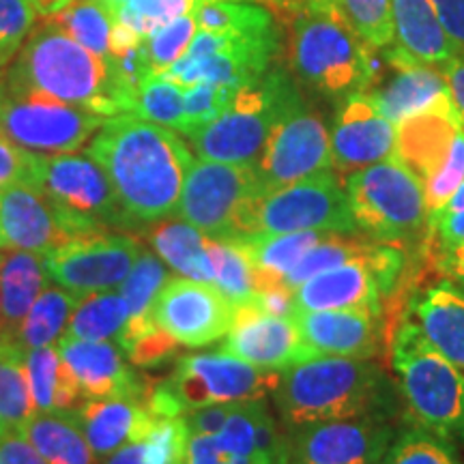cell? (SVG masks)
I'll return each mask as SVG.
<instances>
[{
    "instance_id": "50",
    "label": "cell",
    "mask_w": 464,
    "mask_h": 464,
    "mask_svg": "<svg viewBox=\"0 0 464 464\" xmlns=\"http://www.w3.org/2000/svg\"><path fill=\"white\" fill-rule=\"evenodd\" d=\"M39 164L42 155L0 136V191L11 185H31L39 189Z\"/></svg>"
},
{
    "instance_id": "3",
    "label": "cell",
    "mask_w": 464,
    "mask_h": 464,
    "mask_svg": "<svg viewBox=\"0 0 464 464\" xmlns=\"http://www.w3.org/2000/svg\"><path fill=\"white\" fill-rule=\"evenodd\" d=\"M3 80L14 91L72 103L106 119L123 114L106 58L73 42L52 20L28 34Z\"/></svg>"
},
{
    "instance_id": "25",
    "label": "cell",
    "mask_w": 464,
    "mask_h": 464,
    "mask_svg": "<svg viewBox=\"0 0 464 464\" xmlns=\"http://www.w3.org/2000/svg\"><path fill=\"white\" fill-rule=\"evenodd\" d=\"M365 249L359 256L346 260L334 269L321 271L299 284L293 290L295 312L346 310V307L382 312L385 297H382L381 284L376 280L372 266L365 260Z\"/></svg>"
},
{
    "instance_id": "22",
    "label": "cell",
    "mask_w": 464,
    "mask_h": 464,
    "mask_svg": "<svg viewBox=\"0 0 464 464\" xmlns=\"http://www.w3.org/2000/svg\"><path fill=\"white\" fill-rule=\"evenodd\" d=\"M222 351L256 368L277 372L310 357L301 342L295 318L269 314L254 299L235 305L230 332L226 334Z\"/></svg>"
},
{
    "instance_id": "41",
    "label": "cell",
    "mask_w": 464,
    "mask_h": 464,
    "mask_svg": "<svg viewBox=\"0 0 464 464\" xmlns=\"http://www.w3.org/2000/svg\"><path fill=\"white\" fill-rule=\"evenodd\" d=\"M50 20L92 54L102 58L110 56L112 15L100 0H72L67 7L50 15Z\"/></svg>"
},
{
    "instance_id": "20",
    "label": "cell",
    "mask_w": 464,
    "mask_h": 464,
    "mask_svg": "<svg viewBox=\"0 0 464 464\" xmlns=\"http://www.w3.org/2000/svg\"><path fill=\"white\" fill-rule=\"evenodd\" d=\"M332 140V170L338 177L396 158L398 130L376 108L368 92H355L342 100L329 127Z\"/></svg>"
},
{
    "instance_id": "13",
    "label": "cell",
    "mask_w": 464,
    "mask_h": 464,
    "mask_svg": "<svg viewBox=\"0 0 464 464\" xmlns=\"http://www.w3.org/2000/svg\"><path fill=\"white\" fill-rule=\"evenodd\" d=\"M301 230L359 235L348 208L344 183L334 170L271 191H260L254 200L247 235Z\"/></svg>"
},
{
    "instance_id": "31",
    "label": "cell",
    "mask_w": 464,
    "mask_h": 464,
    "mask_svg": "<svg viewBox=\"0 0 464 464\" xmlns=\"http://www.w3.org/2000/svg\"><path fill=\"white\" fill-rule=\"evenodd\" d=\"M17 430L48 464H95L97 460L72 411H34Z\"/></svg>"
},
{
    "instance_id": "6",
    "label": "cell",
    "mask_w": 464,
    "mask_h": 464,
    "mask_svg": "<svg viewBox=\"0 0 464 464\" xmlns=\"http://www.w3.org/2000/svg\"><path fill=\"white\" fill-rule=\"evenodd\" d=\"M344 189L353 222L372 241L404 243L428 232L420 179L398 158L353 172Z\"/></svg>"
},
{
    "instance_id": "42",
    "label": "cell",
    "mask_w": 464,
    "mask_h": 464,
    "mask_svg": "<svg viewBox=\"0 0 464 464\" xmlns=\"http://www.w3.org/2000/svg\"><path fill=\"white\" fill-rule=\"evenodd\" d=\"M130 114L140 116L149 123L164 125L181 133L185 127V97L183 89L161 75H150L138 91Z\"/></svg>"
},
{
    "instance_id": "21",
    "label": "cell",
    "mask_w": 464,
    "mask_h": 464,
    "mask_svg": "<svg viewBox=\"0 0 464 464\" xmlns=\"http://www.w3.org/2000/svg\"><path fill=\"white\" fill-rule=\"evenodd\" d=\"M301 342L307 355L374 359L385 351V314L346 307V310L295 312Z\"/></svg>"
},
{
    "instance_id": "26",
    "label": "cell",
    "mask_w": 464,
    "mask_h": 464,
    "mask_svg": "<svg viewBox=\"0 0 464 464\" xmlns=\"http://www.w3.org/2000/svg\"><path fill=\"white\" fill-rule=\"evenodd\" d=\"M92 454L106 460L116 450L144 437L160 415L150 413L144 398H86L72 411Z\"/></svg>"
},
{
    "instance_id": "39",
    "label": "cell",
    "mask_w": 464,
    "mask_h": 464,
    "mask_svg": "<svg viewBox=\"0 0 464 464\" xmlns=\"http://www.w3.org/2000/svg\"><path fill=\"white\" fill-rule=\"evenodd\" d=\"M213 263V284L232 305L247 304L256 297V274L246 249L237 239H207Z\"/></svg>"
},
{
    "instance_id": "59",
    "label": "cell",
    "mask_w": 464,
    "mask_h": 464,
    "mask_svg": "<svg viewBox=\"0 0 464 464\" xmlns=\"http://www.w3.org/2000/svg\"><path fill=\"white\" fill-rule=\"evenodd\" d=\"M179 464H185V462H179Z\"/></svg>"
},
{
    "instance_id": "18",
    "label": "cell",
    "mask_w": 464,
    "mask_h": 464,
    "mask_svg": "<svg viewBox=\"0 0 464 464\" xmlns=\"http://www.w3.org/2000/svg\"><path fill=\"white\" fill-rule=\"evenodd\" d=\"M235 305L216 284L170 277L153 305V321L179 344L198 348L230 332Z\"/></svg>"
},
{
    "instance_id": "4",
    "label": "cell",
    "mask_w": 464,
    "mask_h": 464,
    "mask_svg": "<svg viewBox=\"0 0 464 464\" xmlns=\"http://www.w3.org/2000/svg\"><path fill=\"white\" fill-rule=\"evenodd\" d=\"M338 5H295L293 69L312 91L334 100L372 84L379 58Z\"/></svg>"
},
{
    "instance_id": "5",
    "label": "cell",
    "mask_w": 464,
    "mask_h": 464,
    "mask_svg": "<svg viewBox=\"0 0 464 464\" xmlns=\"http://www.w3.org/2000/svg\"><path fill=\"white\" fill-rule=\"evenodd\" d=\"M392 370L415 426L439 437L464 439V372L440 355L421 329L402 318L390 340Z\"/></svg>"
},
{
    "instance_id": "14",
    "label": "cell",
    "mask_w": 464,
    "mask_h": 464,
    "mask_svg": "<svg viewBox=\"0 0 464 464\" xmlns=\"http://www.w3.org/2000/svg\"><path fill=\"white\" fill-rule=\"evenodd\" d=\"M106 116L44 95L9 89L0 75V136L39 155L78 150Z\"/></svg>"
},
{
    "instance_id": "9",
    "label": "cell",
    "mask_w": 464,
    "mask_h": 464,
    "mask_svg": "<svg viewBox=\"0 0 464 464\" xmlns=\"http://www.w3.org/2000/svg\"><path fill=\"white\" fill-rule=\"evenodd\" d=\"M260 194L254 166L228 161H191L174 218L183 219L211 239H239Z\"/></svg>"
},
{
    "instance_id": "10",
    "label": "cell",
    "mask_w": 464,
    "mask_h": 464,
    "mask_svg": "<svg viewBox=\"0 0 464 464\" xmlns=\"http://www.w3.org/2000/svg\"><path fill=\"white\" fill-rule=\"evenodd\" d=\"M260 191L304 181L332 170V140L321 112L307 106L290 82L263 153L254 164Z\"/></svg>"
},
{
    "instance_id": "27",
    "label": "cell",
    "mask_w": 464,
    "mask_h": 464,
    "mask_svg": "<svg viewBox=\"0 0 464 464\" xmlns=\"http://www.w3.org/2000/svg\"><path fill=\"white\" fill-rule=\"evenodd\" d=\"M428 342L464 372V288L439 282L411 299L409 316Z\"/></svg>"
},
{
    "instance_id": "38",
    "label": "cell",
    "mask_w": 464,
    "mask_h": 464,
    "mask_svg": "<svg viewBox=\"0 0 464 464\" xmlns=\"http://www.w3.org/2000/svg\"><path fill=\"white\" fill-rule=\"evenodd\" d=\"M170 271L168 265L161 260L158 254L144 249L133 263L131 271L121 284L119 293L123 295L127 305H130V318H127V327H142V324L153 323V305L161 288L170 280Z\"/></svg>"
},
{
    "instance_id": "58",
    "label": "cell",
    "mask_w": 464,
    "mask_h": 464,
    "mask_svg": "<svg viewBox=\"0 0 464 464\" xmlns=\"http://www.w3.org/2000/svg\"><path fill=\"white\" fill-rule=\"evenodd\" d=\"M11 430V428L7 426V423H5L3 420H0V440H3L5 439V434H7Z\"/></svg>"
},
{
    "instance_id": "29",
    "label": "cell",
    "mask_w": 464,
    "mask_h": 464,
    "mask_svg": "<svg viewBox=\"0 0 464 464\" xmlns=\"http://www.w3.org/2000/svg\"><path fill=\"white\" fill-rule=\"evenodd\" d=\"M48 286L44 260L37 254L7 249L0 256V338H15L22 323Z\"/></svg>"
},
{
    "instance_id": "1",
    "label": "cell",
    "mask_w": 464,
    "mask_h": 464,
    "mask_svg": "<svg viewBox=\"0 0 464 464\" xmlns=\"http://www.w3.org/2000/svg\"><path fill=\"white\" fill-rule=\"evenodd\" d=\"M89 155L106 170L131 228L174 218L194 155L181 133L136 114L103 121Z\"/></svg>"
},
{
    "instance_id": "45",
    "label": "cell",
    "mask_w": 464,
    "mask_h": 464,
    "mask_svg": "<svg viewBox=\"0 0 464 464\" xmlns=\"http://www.w3.org/2000/svg\"><path fill=\"white\" fill-rule=\"evenodd\" d=\"M196 33L198 31H196L194 14H185L172 20L170 24L161 26L160 31L150 33L142 42L150 73L161 75L168 72L188 52Z\"/></svg>"
},
{
    "instance_id": "7",
    "label": "cell",
    "mask_w": 464,
    "mask_h": 464,
    "mask_svg": "<svg viewBox=\"0 0 464 464\" xmlns=\"http://www.w3.org/2000/svg\"><path fill=\"white\" fill-rule=\"evenodd\" d=\"M280 48L274 15L258 24L226 33H196L188 52L161 78L181 89L194 84H216L228 89L258 82L274 65Z\"/></svg>"
},
{
    "instance_id": "2",
    "label": "cell",
    "mask_w": 464,
    "mask_h": 464,
    "mask_svg": "<svg viewBox=\"0 0 464 464\" xmlns=\"http://www.w3.org/2000/svg\"><path fill=\"white\" fill-rule=\"evenodd\" d=\"M274 398L290 432L321 421L390 415L396 393L372 359L316 355L282 370Z\"/></svg>"
},
{
    "instance_id": "32",
    "label": "cell",
    "mask_w": 464,
    "mask_h": 464,
    "mask_svg": "<svg viewBox=\"0 0 464 464\" xmlns=\"http://www.w3.org/2000/svg\"><path fill=\"white\" fill-rule=\"evenodd\" d=\"M327 235H334V232L301 230L280 232V235L239 237L237 241L246 249L249 263L254 266V274H256V293L266 286L282 284L284 276Z\"/></svg>"
},
{
    "instance_id": "24",
    "label": "cell",
    "mask_w": 464,
    "mask_h": 464,
    "mask_svg": "<svg viewBox=\"0 0 464 464\" xmlns=\"http://www.w3.org/2000/svg\"><path fill=\"white\" fill-rule=\"evenodd\" d=\"M58 355L84 398H144V382L127 365L123 348L110 340H75L61 335Z\"/></svg>"
},
{
    "instance_id": "11",
    "label": "cell",
    "mask_w": 464,
    "mask_h": 464,
    "mask_svg": "<svg viewBox=\"0 0 464 464\" xmlns=\"http://www.w3.org/2000/svg\"><path fill=\"white\" fill-rule=\"evenodd\" d=\"M39 189L61 211L73 239L110 228H131L106 170L89 153L42 155Z\"/></svg>"
},
{
    "instance_id": "44",
    "label": "cell",
    "mask_w": 464,
    "mask_h": 464,
    "mask_svg": "<svg viewBox=\"0 0 464 464\" xmlns=\"http://www.w3.org/2000/svg\"><path fill=\"white\" fill-rule=\"evenodd\" d=\"M365 246H368V241L359 239L357 235H327L284 276L282 284L293 293L299 284L310 280L312 276L334 269V266L359 256Z\"/></svg>"
},
{
    "instance_id": "8",
    "label": "cell",
    "mask_w": 464,
    "mask_h": 464,
    "mask_svg": "<svg viewBox=\"0 0 464 464\" xmlns=\"http://www.w3.org/2000/svg\"><path fill=\"white\" fill-rule=\"evenodd\" d=\"M290 82L286 73L271 67L258 82L237 91L218 119L185 133L194 153L200 160L256 164Z\"/></svg>"
},
{
    "instance_id": "55",
    "label": "cell",
    "mask_w": 464,
    "mask_h": 464,
    "mask_svg": "<svg viewBox=\"0 0 464 464\" xmlns=\"http://www.w3.org/2000/svg\"><path fill=\"white\" fill-rule=\"evenodd\" d=\"M437 266L440 274L464 288V246L437 252Z\"/></svg>"
},
{
    "instance_id": "53",
    "label": "cell",
    "mask_w": 464,
    "mask_h": 464,
    "mask_svg": "<svg viewBox=\"0 0 464 464\" xmlns=\"http://www.w3.org/2000/svg\"><path fill=\"white\" fill-rule=\"evenodd\" d=\"M456 54H464V0H432Z\"/></svg>"
},
{
    "instance_id": "47",
    "label": "cell",
    "mask_w": 464,
    "mask_h": 464,
    "mask_svg": "<svg viewBox=\"0 0 464 464\" xmlns=\"http://www.w3.org/2000/svg\"><path fill=\"white\" fill-rule=\"evenodd\" d=\"M237 91L239 89H228V86H216V84H194L183 89L185 97V127L181 136L189 133L196 127L211 123L213 119H218L226 108L230 106V102L235 100Z\"/></svg>"
},
{
    "instance_id": "28",
    "label": "cell",
    "mask_w": 464,
    "mask_h": 464,
    "mask_svg": "<svg viewBox=\"0 0 464 464\" xmlns=\"http://www.w3.org/2000/svg\"><path fill=\"white\" fill-rule=\"evenodd\" d=\"M393 45L406 56L443 72L458 56L432 0H390Z\"/></svg>"
},
{
    "instance_id": "16",
    "label": "cell",
    "mask_w": 464,
    "mask_h": 464,
    "mask_svg": "<svg viewBox=\"0 0 464 464\" xmlns=\"http://www.w3.org/2000/svg\"><path fill=\"white\" fill-rule=\"evenodd\" d=\"M140 252L142 246L133 237L97 232L52 249L42 260L48 280L86 297L119 288Z\"/></svg>"
},
{
    "instance_id": "48",
    "label": "cell",
    "mask_w": 464,
    "mask_h": 464,
    "mask_svg": "<svg viewBox=\"0 0 464 464\" xmlns=\"http://www.w3.org/2000/svg\"><path fill=\"white\" fill-rule=\"evenodd\" d=\"M34 7L28 0H0V69L22 48L34 24Z\"/></svg>"
},
{
    "instance_id": "19",
    "label": "cell",
    "mask_w": 464,
    "mask_h": 464,
    "mask_svg": "<svg viewBox=\"0 0 464 464\" xmlns=\"http://www.w3.org/2000/svg\"><path fill=\"white\" fill-rule=\"evenodd\" d=\"M379 52L382 67L379 65L372 84L363 92H368L393 125L430 110L454 108L448 80L440 69L406 56L396 45Z\"/></svg>"
},
{
    "instance_id": "56",
    "label": "cell",
    "mask_w": 464,
    "mask_h": 464,
    "mask_svg": "<svg viewBox=\"0 0 464 464\" xmlns=\"http://www.w3.org/2000/svg\"><path fill=\"white\" fill-rule=\"evenodd\" d=\"M28 3L33 5L37 14L50 17V15L58 14V11H61L63 7H67L72 0H28Z\"/></svg>"
},
{
    "instance_id": "54",
    "label": "cell",
    "mask_w": 464,
    "mask_h": 464,
    "mask_svg": "<svg viewBox=\"0 0 464 464\" xmlns=\"http://www.w3.org/2000/svg\"><path fill=\"white\" fill-rule=\"evenodd\" d=\"M443 73L445 80H448L451 102H454L456 112L460 116L464 125V54H458L454 61L443 69Z\"/></svg>"
},
{
    "instance_id": "40",
    "label": "cell",
    "mask_w": 464,
    "mask_h": 464,
    "mask_svg": "<svg viewBox=\"0 0 464 464\" xmlns=\"http://www.w3.org/2000/svg\"><path fill=\"white\" fill-rule=\"evenodd\" d=\"M100 3L112 15V24L125 26L140 39H147L150 33L170 24L177 17L194 14L196 7L208 0H100Z\"/></svg>"
},
{
    "instance_id": "33",
    "label": "cell",
    "mask_w": 464,
    "mask_h": 464,
    "mask_svg": "<svg viewBox=\"0 0 464 464\" xmlns=\"http://www.w3.org/2000/svg\"><path fill=\"white\" fill-rule=\"evenodd\" d=\"M24 363L34 411H75L86 400L56 346L31 348Z\"/></svg>"
},
{
    "instance_id": "12",
    "label": "cell",
    "mask_w": 464,
    "mask_h": 464,
    "mask_svg": "<svg viewBox=\"0 0 464 464\" xmlns=\"http://www.w3.org/2000/svg\"><path fill=\"white\" fill-rule=\"evenodd\" d=\"M396 130V158L420 179L430 216L464 183V125L456 108H445L411 116Z\"/></svg>"
},
{
    "instance_id": "30",
    "label": "cell",
    "mask_w": 464,
    "mask_h": 464,
    "mask_svg": "<svg viewBox=\"0 0 464 464\" xmlns=\"http://www.w3.org/2000/svg\"><path fill=\"white\" fill-rule=\"evenodd\" d=\"M147 235L153 252L181 277L213 284V263L208 256L207 235L183 219H161L149 224Z\"/></svg>"
},
{
    "instance_id": "49",
    "label": "cell",
    "mask_w": 464,
    "mask_h": 464,
    "mask_svg": "<svg viewBox=\"0 0 464 464\" xmlns=\"http://www.w3.org/2000/svg\"><path fill=\"white\" fill-rule=\"evenodd\" d=\"M119 346L123 348L131 363L140 365V368H158V365L170 362V357L177 353L179 342L168 335L158 323H153L140 334L119 340Z\"/></svg>"
},
{
    "instance_id": "35",
    "label": "cell",
    "mask_w": 464,
    "mask_h": 464,
    "mask_svg": "<svg viewBox=\"0 0 464 464\" xmlns=\"http://www.w3.org/2000/svg\"><path fill=\"white\" fill-rule=\"evenodd\" d=\"M78 295L69 293L61 286H45L34 301L31 310L17 332V342L31 351V348L52 346L65 334V327L72 318L75 305H78Z\"/></svg>"
},
{
    "instance_id": "37",
    "label": "cell",
    "mask_w": 464,
    "mask_h": 464,
    "mask_svg": "<svg viewBox=\"0 0 464 464\" xmlns=\"http://www.w3.org/2000/svg\"><path fill=\"white\" fill-rule=\"evenodd\" d=\"M24 359L20 342L0 338V420L9 428H20L34 413Z\"/></svg>"
},
{
    "instance_id": "52",
    "label": "cell",
    "mask_w": 464,
    "mask_h": 464,
    "mask_svg": "<svg viewBox=\"0 0 464 464\" xmlns=\"http://www.w3.org/2000/svg\"><path fill=\"white\" fill-rule=\"evenodd\" d=\"M0 464H48L44 456L33 448L31 440L22 434L17 428L5 434L0 440Z\"/></svg>"
},
{
    "instance_id": "17",
    "label": "cell",
    "mask_w": 464,
    "mask_h": 464,
    "mask_svg": "<svg viewBox=\"0 0 464 464\" xmlns=\"http://www.w3.org/2000/svg\"><path fill=\"white\" fill-rule=\"evenodd\" d=\"M393 439L390 415L312 423L286 432L284 464H381Z\"/></svg>"
},
{
    "instance_id": "57",
    "label": "cell",
    "mask_w": 464,
    "mask_h": 464,
    "mask_svg": "<svg viewBox=\"0 0 464 464\" xmlns=\"http://www.w3.org/2000/svg\"><path fill=\"white\" fill-rule=\"evenodd\" d=\"M295 5H338L342 7V0H293Z\"/></svg>"
},
{
    "instance_id": "43",
    "label": "cell",
    "mask_w": 464,
    "mask_h": 464,
    "mask_svg": "<svg viewBox=\"0 0 464 464\" xmlns=\"http://www.w3.org/2000/svg\"><path fill=\"white\" fill-rule=\"evenodd\" d=\"M381 464H462L451 440L420 426L396 434Z\"/></svg>"
},
{
    "instance_id": "23",
    "label": "cell",
    "mask_w": 464,
    "mask_h": 464,
    "mask_svg": "<svg viewBox=\"0 0 464 464\" xmlns=\"http://www.w3.org/2000/svg\"><path fill=\"white\" fill-rule=\"evenodd\" d=\"M73 241L65 219L42 189L11 185L0 191V249L45 256Z\"/></svg>"
},
{
    "instance_id": "46",
    "label": "cell",
    "mask_w": 464,
    "mask_h": 464,
    "mask_svg": "<svg viewBox=\"0 0 464 464\" xmlns=\"http://www.w3.org/2000/svg\"><path fill=\"white\" fill-rule=\"evenodd\" d=\"M342 9L370 48L382 50L393 45L390 0H342Z\"/></svg>"
},
{
    "instance_id": "34",
    "label": "cell",
    "mask_w": 464,
    "mask_h": 464,
    "mask_svg": "<svg viewBox=\"0 0 464 464\" xmlns=\"http://www.w3.org/2000/svg\"><path fill=\"white\" fill-rule=\"evenodd\" d=\"M188 428L183 415L158 417L144 437L108 456L103 464H179L183 462Z\"/></svg>"
},
{
    "instance_id": "15",
    "label": "cell",
    "mask_w": 464,
    "mask_h": 464,
    "mask_svg": "<svg viewBox=\"0 0 464 464\" xmlns=\"http://www.w3.org/2000/svg\"><path fill=\"white\" fill-rule=\"evenodd\" d=\"M282 372L263 370L226 351L188 355L177 363L164 390L183 413L207 404H232L274 396Z\"/></svg>"
},
{
    "instance_id": "51",
    "label": "cell",
    "mask_w": 464,
    "mask_h": 464,
    "mask_svg": "<svg viewBox=\"0 0 464 464\" xmlns=\"http://www.w3.org/2000/svg\"><path fill=\"white\" fill-rule=\"evenodd\" d=\"M185 464H263L252 458L237 454L213 434H188L185 443Z\"/></svg>"
},
{
    "instance_id": "36",
    "label": "cell",
    "mask_w": 464,
    "mask_h": 464,
    "mask_svg": "<svg viewBox=\"0 0 464 464\" xmlns=\"http://www.w3.org/2000/svg\"><path fill=\"white\" fill-rule=\"evenodd\" d=\"M127 318L130 305L123 295L114 290L92 293L78 301L63 335L75 340H112L123 332Z\"/></svg>"
}]
</instances>
